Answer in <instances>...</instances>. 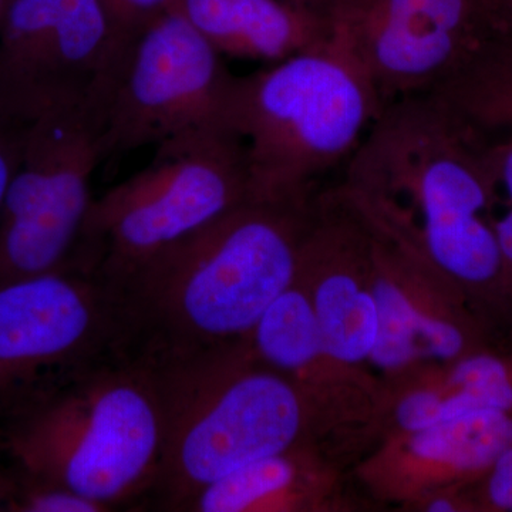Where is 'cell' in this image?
I'll return each mask as SVG.
<instances>
[{
  "label": "cell",
  "mask_w": 512,
  "mask_h": 512,
  "mask_svg": "<svg viewBox=\"0 0 512 512\" xmlns=\"http://www.w3.org/2000/svg\"><path fill=\"white\" fill-rule=\"evenodd\" d=\"M298 8L309 10V12L316 13L322 18L323 9H325L326 0H286Z\"/></svg>",
  "instance_id": "cell-27"
},
{
  "label": "cell",
  "mask_w": 512,
  "mask_h": 512,
  "mask_svg": "<svg viewBox=\"0 0 512 512\" xmlns=\"http://www.w3.org/2000/svg\"><path fill=\"white\" fill-rule=\"evenodd\" d=\"M383 107L330 42L237 77L228 126L247 147L252 198H308L315 178L353 156Z\"/></svg>",
  "instance_id": "cell-4"
},
{
  "label": "cell",
  "mask_w": 512,
  "mask_h": 512,
  "mask_svg": "<svg viewBox=\"0 0 512 512\" xmlns=\"http://www.w3.org/2000/svg\"><path fill=\"white\" fill-rule=\"evenodd\" d=\"M299 464L291 450L262 458L208 485L181 511L245 512L276 510L292 500Z\"/></svg>",
  "instance_id": "cell-17"
},
{
  "label": "cell",
  "mask_w": 512,
  "mask_h": 512,
  "mask_svg": "<svg viewBox=\"0 0 512 512\" xmlns=\"http://www.w3.org/2000/svg\"><path fill=\"white\" fill-rule=\"evenodd\" d=\"M484 498L488 507L512 512V446L487 471Z\"/></svg>",
  "instance_id": "cell-22"
},
{
  "label": "cell",
  "mask_w": 512,
  "mask_h": 512,
  "mask_svg": "<svg viewBox=\"0 0 512 512\" xmlns=\"http://www.w3.org/2000/svg\"><path fill=\"white\" fill-rule=\"evenodd\" d=\"M308 198L248 200L151 259L114 289L131 346L174 359L244 342L298 279Z\"/></svg>",
  "instance_id": "cell-1"
},
{
  "label": "cell",
  "mask_w": 512,
  "mask_h": 512,
  "mask_svg": "<svg viewBox=\"0 0 512 512\" xmlns=\"http://www.w3.org/2000/svg\"><path fill=\"white\" fill-rule=\"evenodd\" d=\"M9 413L3 446L26 477L110 510L156 485L164 413L150 357L128 350L97 360Z\"/></svg>",
  "instance_id": "cell-2"
},
{
  "label": "cell",
  "mask_w": 512,
  "mask_h": 512,
  "mask_svg": "<svg viewBox=\"0 0 512 512\" xmlns=\"http://www.w3.org/2000/svg\"><path fill=\"white\" fill-rule=\"evenodd\" d=\"M488 0H328L329 42L352 60L384 106L430 93L507 28Z\"/></svg>",
  "instance_id": "cell-9"
},
{
  "label": "cell",
  "mask_w": 512,
  "mask_h": 512,
  "mask_svg": "<svg viewBox=\"0 0 512 512\" xmlns=\"http://www.w3.org/2000/svg\"><path fill=\"white\" fill-rule=\"evenodd\" d=\"M488 167L495 184H501L512 202V134L503 143L488 146L485 150Z\"/></svg>",
  "instance_id": "cell-24"
},
{
  "label": "cell",
  "mask_w": 512,
  "mask_h": 512,
  "mask_svg": "<svg viewBox=\"0 0 512 512\" xmlns=\"http://www.w3.org/2000/svg\"><path fill=\"white\" fill-rule=\"evenodd\" d=\"M49 109L107 100L123 62L100 0H55Z\"/></svg>",
  "instance_id": "cell-11"
},
{
  "label": "cell",
  "mask_w": 512,
  "mask_h": 512,
  "mask_svg": "<svg viewBox=\"0 0 512 512\" xmlns=\"http://www.w3.org/2000/svg\"><path fill=\"white\" fill-rule=\"evenodd\" d=\"M222 56L274 64L329 42L326 20L286 0H175Z\"/></svg>",
  "instance_id": "cell-10"
},
{
  "label": "cell",
  "mask_w": 512,
  "mask_h": 512,
  "mask_svg": "<svg viewBox=\"0 0 512 512\" xmlns=\"http://www.w3.org/2000/svg\"><path fill=\"white\" fill-rule=\"evenodd\" d=\"M29 127V126H28ZM0 121V210L6 191L18 168L25 143L26 128Z\"/></svg>",
  "instance_id": "cell-23"
},
{
  "label": "cell",
  "mask_w": 512,
  "mask_h": 512,
  "mask_svg": "<svg viewBox=\"0 0 512 512\" xmlns=\"http://www.w3.org/2000/svg\"><path fill=\"white\" fill-rule=\"evenodd\" d=\"M504 20L507 28L512 30V0H504Z\"/></svg>",
  "instance_id": "cell-29"
},
{
  "label": "cell",
  "mask_w": 512,
  "mask_h": 512,
  "mask_svg": "<svg viewBox=\"0 0 512 512\" xmlns=\"http://www.w3.org/2000/svg\"><path fill=\"white\" fill-rule=\"evenodd\" d=\"M400 429L409 434L430 429L440 421L439 389H420L404 396L396 409Z\"/></svg>",
  "instance_id": "cell-21"
},
{
  "label": "cell",
  "mask_w": 512,
  "mask_h": 512,
  "mask_svg": "<svg viewBox=\"0 0 512 512\" xmlns=\"http://www.w3.org/2000/svg\"><path fill=\"white\" fill-rule=\"evenodd\" d=\"M439 392L440 421L473 410L512 413V366L485 353L458 357Z\"/></svg>",
  "instance_id": "cell-18"
},
{
  "label": "cell",
  "mask_w": 512,
  "mask_h": 512,
  "mask_svg": "<svg viewBox=\"0 0 512 512\" xmlns=\"http://www.w3.org/2000/svg\"><path fill=\"white\" fill-rule=\"evenodd\" d=\"M370 289L379 311V332L369 360L377 367L400 370L419 360L453 362L464 356L467 339L460 326L421 311L389 272H379Z\"/></svg>",
  "instance_id": "cell-13"
},
{
  "label": "cell",
  "mask_w": 512,
  "mask_h": 512,
  "mask_svg": "<svg viewBox=\"0 0 512 512\" xmlns=\"http://www.w3.org/2000/svg\"><path fill=\"white\" fill-rule=\"evenodd\" d=\"M245 342L259 362L286 379L323 356L312 296L299 284V276L266 308Z\"/></svg>",
  "instance_id": "cell-16"
},
{
  "label": "cell",
  "mask_w": 512,
  "mask_h": 512,
  "mask_svg": "<svg viewBox=\"0 0 512 512\" xmlns=\"http://www.w3.org/2000/svg\"><path fill=\"white\" fill-rule=\"evenodd\" d=\"M458 510L456 501L448 497H437L427 505V511L431 512H453Z\"/></svg>",
  "instance_id": "cell-26"
},
{
  "label": "cell",
  "mask_w": 512,
  "mask_h": 512,
  "mask_svg": "<svg viewBox=\"0 0 512 512\" xmlns=\"http://www.w3.org/2000/svg\"><path fill=\"white\" fill-rule=\"evenodd\" d=\"M495 239L503 259L504 274L512 272V208L493 224Z\"/></svg>",
  "instance_id": "cell-25"
},
{
  "label": "cell",
  "mask_w": 512,
  "mask_h": 512,
  "mask_svg": "<svg viewBox=\"0 0 512 512\" xmlns=\"http://www.w3.org/2000/svg\"><path fill=\"white\" fill-rule=\"evenodd\" d=\"M222 57L177 10L154 20L128 47L107 94L103 161L204 128H229L237 76Z\"/></svg>",
  "instance_id": "cell-7"
},
{
  "label": "cell",
  "mask_w": 512,
  "mask_h": 512,
  "mask_svg": "<svg viewBox=\"0 0 512 512\" xmlns=\"http://www.w3.org/2000/svg\"><path fill=\"white\" fill-rule=\"evenodd\" d=\"M100 100L57 106L26 128L0 210V286L69 265L103 161Z\"/></svg>",
  "instance_id": "cell-6"
},
{
  "label": "cell",
  "mask_w": 512,
  "mask_h": 512,
  "mask_svg": "<svg viewBox=\"0 0 512 512\" xmlns=\"http://www.w3.org/2000/svg\"><path fill=\"white\" fill-rule=\"evenodd\" d=\"M109 19L114 42L123 55L154 20L170 12L175 0H100Z\"/></svg>",
  "instance_id": "cell-20"
},
{
  "label": "cell",
  "mask_w": 512,
  "mask_h": 512,
  "mask_svg": "<svg viewBox=\"0 0 512 512\" xmlns=\"http://www.w3.org/2000/svg\"><path fill=\"white\" fill-rule=\"evenodd\" d=\"M151 360L164 413L154 490L170 510L181 511L195 494L239 468L295 447L305 417L301 393L259 362L245 340Z\"/></svg>",
  "instance_id": "cell-3"
},
{
  "label": "cell",
  "mask_w": 512,
  "mask_h": 512,
  "mask_svg": "<svg viewBox=\"0 0 512 512\" xmlns=\"http://www.w3.org/2000/svg\"><path fill=\"white\" fill-rule=\"evenodd\" d=\"M6 511L16 512H104L106 505L92 498L60 487L26 477L22 487H12Z\"/></svg>",
  "instance_id": "cell-19"
},
{
  "label": "cell",
  "mask_w": 512,
  "mask_h": 512,
  "mask_svg": "<svg viewBox=\"0 0 512 512\" xmlns=\"http://www.w3.org/2000/svg\"><path fill=\"white\" fill-rule=\"evenodd\" d=\"M434 96L480 133L512 131V30L488 39Z\"/></svg>",
  "instance_id": "cell-14"
},
{
  "label": "cell",
  "mask_w": 512,
  "mask_h": 512,
  "mask_svg": "<svg viewBox=\"0 0 512 512\" xmlns=\"http://www.w3.org/2000/svg\"><path fill=\"white\" fill-rule=\"evenodd\" d=\"M252 200L247 147L204 128L154 147L143 170L94 198L69 266L117 289L151 259Z\"/></svg>",
  "instance_id": "cell-5"
},
{
  "label": "cell",
  "mask_w": 512,
  "mask_h": 512,
  "mask_svg": "<svg viewBox=\"0 0 512 512\" xmlns=\"http://www.w3.org/2000/svg\"><path fill=\"white\" fill-rule=\"evenodd\" d=\"M512 446V413L473 410L410 434L409 450L421 461L460 476L487 473Z\"/></svg>",
  "instance_id": "cell-15"
},
{
  "label": "cell",
  "mask_w": 512,
  "mask_h": 512,
  "mask_svg": "<svg viewBox=\"0 0 512 512\" xmlns=\"http://www.w3.org/2000/svg\"><path fill=\"white\" fill-rule=\"evenodd\" d=\"M12 487V484L0 480V511L6 510V504H8L9 495L12 493Z\"/></svg>",
  "instance_id": "cell-28"
},
{
  "label": "cell",
  "mask_w": 512,
  "mask_h": 512,
  "mask_svg": "<svg viewBox=\"0 0 512 512\" xmlns=\"http://www.w3.org/2000/svg\"><path fill=\"white\" fill-rule=\"evenodd\" d=\"M131 348L117 293L73 266L0 286V409Z\"/></svg>",
  "instance_id": "cell-8"
},
{
  "label": "cell",
  "mask_w": 512,
  "mask_h": 512,
  "mask_svg": "<svg viewBox=\"0 0 512 512\" xmlns=\"http://www.w3.org/2000/svg\"><path fill=\"white\" fill-rule=\"evenodd\" d=\"M55 0H9L0 16V121L28 127L49 109Z\"/></svg>",
  "instance_id": "cell-12"
}]
</instances>
